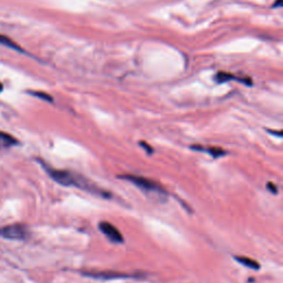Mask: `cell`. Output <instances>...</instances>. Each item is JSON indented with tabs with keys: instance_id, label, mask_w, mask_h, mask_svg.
Here are the masks:
<instances>
[{
	"instance_id": "6da1fadb",
	"label": "cell",
	"mask_w": 283,
	"mask_h": 283,
	"mask_svg": "<svg viewBox=\"0 0 283 283\" xmlns=\"http://www.w3.org/2000/svg\"><path fill=\"white\" fill-rule=\"evenodd\" d=\"M41 164L49 176L62 186H68V187L72 186L81 188V189L84 191L92 192L94 195L102 196L104 197V198H109V197H111V194L109 191L101 189V188H98L96 185H94L91 181H89V179H87L85 177L81 176V175L70 172V170L52 168L50 166H48L46 163H43V161H41Z\"/></svg>"
},
{
	"instance_id": "7a4b0ae2",
	"label": "cell",
	"mask_w": 283,
	"mask_h": 283,
	"mask_svg": "<svg viewBox=\"0 0 283 283\" xmlns=\"http://www.w3.org/2000/svg\"><path fill=\"white\" fill-rule=\"evenodd\" d=\"M120 178L126 179V181L131 182L134 185L137 186L138 188H141L142 190L146 192H152V194H155L157 196H166L167 192L163 188V186L160 185L153 179L143 177V176H135V175H123V176H120Z\"/></svg>"
},
{
	"instance_id": "3957f363",
	"label": "cell",
	"mask_w": 283,
	"mask_h": 283,
	"mask_svg": "<svg viewBox=\"0 0 283 283\" xmlns=\"http://www.w3.org/2000/svg\"><path fill=\"white\" fill-rule=\"evenodd\" d=\"M28 236V230L24 224H9L0 229V237L10 240H21Z\"/></svg>"
},
{
	"instance_id": "277c9868",
	"label": "cell",
	"mask_w": 283,
	"mask_h": 283,
	"mask_svg": "<svg viewBox=\"0 0 283 283\" xmlns=\"http://www.w3.org/2000/svg\"><path fill=\"white\" fill-rule=\"evenodd\" d=\"M98 228H100V230L104 233L111 241L116 242V244H121V242L124 241L122 233L112 223L107 221H102L98 223Z\"/></svg>"
},
{
	"instance_id": "5b68a950",
	"label": "cell",
	"mask_w": 283,
	"mask_h": 283,
	"mask_svg": "<svg viewBox=\"0 0 283 283\" xmlns=\"http://www.w3.org/2000/svg\"><path fill=\"white\" fill-rule=\"evenodd\" d=\"M84 276L94 278L100 280H112V279H124V278H134V275H127V273H121L114 271H102V272H83Z\"/></svg>"
},
{
	"instance_id": "8992f818",
	"label": "cell",
	"mask_w": 283,
	"mask_h": 283,
	"mask_svg": "<svg viewBox=\"0 0 283 283\" xmlns=\"http://www.w3.org/2000/svg\"><path fill=\"white\" fill-rule=\"evenodd\" d=\"M216 79H217L218 82H226V81H230V80H236V81H241V82H245L246 84H249L251 85L252 82H251L250 79H240V78H236V76H233L230 73H227V72H219L216 76Z\"/></svg>"
},
{
	"instance_id": "52a82bcc",
	"label": "cell",
	"mask_w": 283,
	"mask_h": 283,
	"mask_svg": "<svg viewBox=\"0 0 283 283\" xmlns=\"http://www.w3.org/2000/svg\"><path fill=\"white\" fill-rule=\"evenodd\" d=\"M0 44H2V46L7 47V48H10V49H12V50L24 52V49H22L17 42L13 41L12 39L7 37V35L0 34Z\"/></svg>"
},
{
	"instance_id": "ba28073f",
	"label": "cell",
	"mask_w": 283,
	"mask_h": 283,
	"mask_svg": "<svg viewBox=\"0 0 283 283\" xmlns=\"http://www.w3.org/2000/svg\"><path fill=\"white\" fill-rule=\"evenodd\" d=\"M191 150L208 152L209 154L212 155V156H214V157H220V156H224V155H226V152H224V151L222 150V148H219V147L204 148V147H199V145H192V146H191Z\"/></svg>"
},
{
	"instance_id": "9c48e42d",
	"label": "cell",
	"mask_w": 283,
	"mask_h": 283,
	"mask_svg": "<svg viewBox=\"0 0 283 283\" xmlns=\"http://www.w3.org/2000/svg\"><path fill=\"white\" fill-rule=\"evenodd\" d=\"M235 259L237 260L238 262L244 264V266L248 267L250 269H253V270H259L260 269V264L258 261H255V260L248 258V257H235Z\"/></svg>"
},
{
	"instance_id": "30bf717a",
	"label": "cell",
	"mask_w": 283,
	"mask_h": 283,
	"mask_svg": "<svg viewBox=\"0 0 283 283\" xmlns=\"http://www.w3.org/2000/svg\"><path fill=\"white\" fill-rule=\"evenodd\" d=\"M0 141H2L6 145H13V144H17L15 137H12L11 135H9V134L3 132H0Z\"/></svg>"
},
{
	"instance_id": "8fae6325",
	"label": "cell",
	"mask_w": 283,
	"mask_h": 283,
	"mask_svg": "<svg viewBox=\"0 0 283 283\" xmlns=\"http://www.w3.org/2000/svg\"><path fill=\"white\" fill-rule=\"evenodd\" d=\"M30 94H32V95L37 96L39 98H41V100L44 101H48V102H52V97L49 95L47 93H43V92H29Z\"/></svg>"
},
{
	"instance_id": "7c38bea8",
	"label": "cell",
	"mask_w": 283,
	"mask_h": 283,
	"mask_svg": "<svg viewBox=\"0 0 283 283\" xmlns=\"http://www.w3.org/2000/svg\"><path fill=\"white\" fill-rule=\"evenodd\" d=\"M141 145H143V147L145 148V150L147 151L148 154H152V153H153V148H152L150 145H148V144H146L145 142H141Z\"/></svg>"
},
{
	"instance_id": "4fadbf2b",
	"label": "cell",
	"mask_w": 283,
	"mask_h": 283,
	"mask_svg": "<svg viewBox=\"0 0 283 283\" xmlns=\"http://www.w3.org/2000/svg\"><path fill=\"white\" fill-rule=\"evenodd\" d=\"M268 188H269V189H270L271 192H275V194H277V192H278V187H277L276 185H273L272 183H269V184H268Z\"/></svg>"
},
{
	"instance_id": "5bb4252c",
	"label": "cell",
	"mask_w": 283,
	"mask_h": 283,
	"mask_svg": "<svg viewBox=\"0 0 283 283\" xmlns=\"http://www.w3.org/2000/svg\"><path fill=\"white\" fill-rule=\"evenodd\" d=\"M282 6V0H278L276 3H273V7L278 8V7H281Z\"/></svg>"
},
{
	"instance_id": "9a60e30c",
	"label": "cell",
	"mask_w": 283,
	"mask_h": 283,
	"mask_svg": "<svg viewBox=\"0 0 283 283\" xmlns=\"http://www.w3.org/2000/svg\"><path fill=\"white\" fill-rule=\"evenodd\" d=\"M2 90H3V85H2L1 83H0V92H1Z\"/></svg>"
}]
</instances>
